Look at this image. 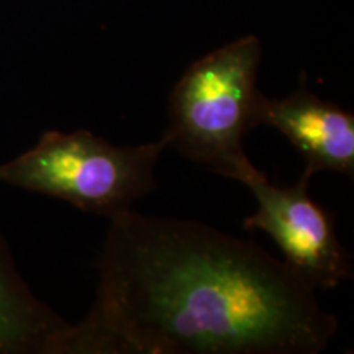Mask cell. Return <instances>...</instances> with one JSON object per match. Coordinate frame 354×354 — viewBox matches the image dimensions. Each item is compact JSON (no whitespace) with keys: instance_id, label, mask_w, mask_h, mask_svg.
Listing matches in <instances>:
<instances>
[{"instance_id":"cell-2","label":"cell","mask_w":354,"mask_h":354,"mask_svg":"<svg viewBox=\"0 0 354 354\" xmlns=\"http://www.w3.org/2000/svg\"><path fill=\"white\" fill-rule=\"evenodd\" d=\"M261 56L254 35L225 44L190 64L169 97V146L238 183L256 169L243 140L256 128Z\"/></svg>"},{"instance_id":"cell-6","label":"cell","mask_w":354,"mask_h":354,"mask_svg":"<svg viewBox=\"0 0 354 354\" xmlns=\"http://www.w3.org/2000/svg\"><path fill=\"white\" fill-rule=\"evenodd\" d=\"M68 325L26 287L0 234V354H50Z\"/></svg>"},{"instance_id":"cell-3","label":"cell","mask_w":354,"mask_h":354,"mask_svg":"<svg viewBox=\"0 0 354 354\" xmlns=\"http://www.w3.org/2000/svg\"><path fill=\"white\" fill-rule=\"evenodd\" d=\"M166 148L165 135L143 145L115 146L88 130L46 131L37 146L0 165V183L112 218L156 189L154 171Z\"/></svg>"},{"instance_id":"cell-5","label":"cell","mask_w":354,"mask_h":354,"mask_svg":"<svg viewBox=\"0 0 354 354\" xmlns=\"http://www.w3.org/2000/svg\"><path fill=\"white\" fill-rule=\"evenodd\" d=\"M271 127L305 159L310 176L335 171L354 177V115L310 92L305 84L284 99L259 94L254 127Z\"/></svg>"},{"instance_id":"cell-1","label":"cell","mask_w":354,"mask_h":354,"mask_svg":"<svg viewBox=\"0 0 354 354\" xmlns=\"http://www.w3.org/2000/svg\"><path fill=\"white\" fill-rule=\"evenodd\" d=\"M109 220L91 312L50 354H317L335 338L315 289L256 243L133 209Z\"/></svg>"},{"instance_id":"cell-4","label":"cell","mask_w":354,"mask_h":354,"mask_svg":"<svg viewBox=\"0 0 354 354\" xmlns=\"http://www.w3.org/2000/svg\"><path fill=\"white\" fill-rule=\"evenodd\" d=\"M312 176L302 172L299 183L279 187L254 169L241 184L251 190L258 210L246 216L248 232H264L284 254V263L313 289H336L353 277L351 256L339 243L333 215L308 194Z\"/></svg>"}]
</instances>
